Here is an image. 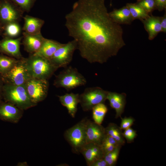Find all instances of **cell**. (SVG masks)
<instances>
[{
	"label": "cell",
	"instance_id": "23",
	"mask_svg": "<svg viewBox=\"0 0 166 166\" xmlns=\"http://www.w3.org/2000/svg\"><path fill=\"white\" fill-rule=\"evenodd\" d=\"M126 6L129 9L134 20L136 19L140 20L148 18L150 15L136 3H127Z\"/></svg>",
	"mask_w": 166,
	"mask_h": 166
},
{
	"label": "cell",
	"instance_id": "26",
	"mask_svg": "<svg viewBox=\"0 0 166 166\" xmlns=\"http://www.w3.org/2000/svg\"><path fill=\"white\" fill-rule=\"evenodd\" d=\"M4 33L6 38H14L18 36L21 32V28L18 22L9 23L4 26Z\"/></svg>",
	"mask_w": 166,
	"mask_h": 166
},
{
	"label": "cell",
	"instance_id": "22",
	"mask_svg": "<svg viewBox=\"0 0 166 166\" xmlns=\"http://www.w3.org/2000/svg\"><path fill=\"white\" fill-rule=\"evenodd\" d=\"M120 128L113 123H110L105 128V134L114 139L121 145L125 143L124 136Z\"/></svg>",
	"mask_w": 166,
	"mask_h": 166
},
{
	"label": "cell",
	"instance_id": "16",
	"mask_svg": "<svg viewBox=\"0 0 166 166\" xmlns=\"http://www.w3.org/2000/svg\"><path fill=\"white\" fill-rule=\"evenodd\" d=\"M161 17L150 15L147 18L140 20L143 23L145 29L148 34V39H153L158 34L161 32Z\"/></svg>",
	"mask_w": 166,
	"mask_h": 166
},
{
	"label": "cell",
	"instance_id": "35",
	"mask_svg": "<svg viewBox=\"0 0 166 166\" xmlns=\"http://www.w3.org/2000/svg\"><path fill=\"white\" fill-rule=\"evenodd\" d=\"M161 32L164 33H166V10L163 16L161 17Z\"/></svg>",
	"mask_w": 166,
	"mask_h": 166
},
{
	"label": "cell",
	"instance_id": "13",
	"mask_svg": "<svg viewBox=\"0 0 166 166\" xmlns=\"http://www.w3.org/2000/svg\"><path fill=\"white\" fill-rule=\"evenodd\" d=\"M105 135V128L101 124L87 119L86 124V143L100 145Z\"/></svg>",
	"mask_w": 166,
	"mask_h": 166
},
{
	"label": "cell",
	"instance_id": "18",
	"mask_svg": "<svg viewBox=\"0 0 166 166\" xmlns=\"http://www.w3.org/2000/svg\"><path fill=\"white\" fill-rule=\"evenodd\" d=\"M23 18L24 23L22 30L24 32L32 35L41 33V28L44 23L43 20L27 15Z\"/></svg>",
	"mask_w": 166,
	"mask_h": 166
},
{
	"label": "cell",
	"instance_id": "1",
	"mask_svg": "<svg viewBox=\"0 0 166 166\" xmlns=\"http://www.w3.org/2000/svg\"><path fill=\"white\" fill-rule=\"evenodd\" d=\"M105 1L78 0L65 17L69 36L90 63L106 62L126 45L123 29L110 17Z\"/></svg>",
	"mask_w": 166,
	"mask_h": 166
},
{
	"label": "cell",
	"instance_id": "14",
	"mask_svg": "<svg viewBox=\"0 0 166 166\" xmlns=\"http://www.w3.org/2000/svg\"><path fill=\"white\" fill-rule=\"evenodd\" d=\"M80 153L83 156L88 166L96 160L104 158L105 155L101 145L93 143H86Z\"/></svg>",
	"mask_w": 166,
	"mask_h": 166
},
{
	"label": "cell",
	"instance_id": "33",
	"mask_svg": "<svg viewBox=\"0 0 166 166\" xmlns=\"http://www.w3.org/2000/svg\"><path fill=\"white\" fill-rule=\"evenodd\" d=\"M156 9L161 11L166 8V0H155Z\"/></svg>",
	"mask_w": 166,
	"mask_h": 166
},
{
	"label": "cell",
	"instance_id": "20",
	"mask_svg": "<svg viewBox=\"0 0 166 166\" xmlns=\"http://www.w3.org/2000/svg\"><path fill=\"white\" fill-rule=\"evenodd\" d=\"M107 99L110 106L116 111V117L120 116L123 113L125 104V95L124 93L109 91Z\"/></svg>",
	"mask_w": 166,
	"mask_h": 166
},
{
	"label": "cell",
	"instance_id": "4",
	"mask_svg": "<svg viewBox=\"0 0 166 166\" xmlns=\"http://www.w3.org/2000/svg\"><path fill=\"white\" fill-rule=\"evenodd\" d=\"M85 77L75 68L67 66L56 76L53 85L57 88H63L69 91L77 87L85 85Z\"/></svg>",
	"mask_w": 166,
	"mask_h": 166
},
{
	"label": "cell",
	"instance_id": "19",
	"mask_svg": "<svg viewBox=\"0 0 166 166\" xmlns=\"http://www.w3.org/2000/svg\"><path fill=\"white\" fill-rule=\"evenodd\" d=\"M109 14L112 19L119 25H130L134 20L126 6L119 9H114Z\"/></svg>",
	"mask_w": 166,
	"mask_h": 166
},
{
	"label": "cell",
	"instance_id": "34",
	"mask_svg": "<svg viewBox=\"0 0 166 166\" xmlns=\"http://www.w3.org/2000/svg\"><path fill=\"white\" fill-rule=\"evenodd\" d=\"M90 166H108L104 158L99 159L94 162Z\"/></svg>",
	"mask_w": 166,
	"mask_h": 166
},
{
	"label": "cell",
	"instance_id": "31",
	"mask_svg": "<svg viewBox=\"0 0 166 166\" xmlns=\"http://www.w3.org/2000/svg\"><path fill=\"white\" fill-rule=\"evenodd\" d=\"M123 135L128 142L132 141L137 135L136 131L130 127L125 129Z\"/></svg>",
	"mask_w": 166,
	"mask_h": 166
},
{
	"label": "cell",
	"instance_id": "29",
	"mask_svg": "<svg viewBox=\"0 0 166 166\" xmlns=\"http://www.w3.org/2000/svg\"><path fill=\"white\" fill-rule=\"evenodd\" d=\"M120 148L121 146L118 147L104 155V158L108 166H112L115 164L118 157Z\"/></svg>",
	"mask_w": 166,
	"mask_h": 166
},
{
	"label": "cell",
	"instance_id": "32",
	"mask_svg": "<svg viewBox=\"0 0 166 166\" xmlns=\"http://www.w3.org/2000/svg\"><path fill=\"white\" fill-rule=\"evenodd\" d=\"M134 121V120L131 117L121 118L120 129L121 130H125L130 127L133 124Z\"/></svg>",
	"mask_w": 166,
	"mask_h": 166
},
{
	"label": "cell",
	"instance_id": "17",
	"mask_svg": "<svg viewBox=\"0 0 166 166\" xmlns=\"http://www.w3.org/2000/svg\"><path fill=\"white\" fill-rule=\"evenodd\" d=\"M58 97L61 104L67 108L69 115L72 117H74L77 109V105L79 103V94L71 93Z\"/></svg>",
	"mask_w": 166,
	"mask_h": 166
},
{
	"label": "cell",
	"instance_id": "24",
	"mask_svg": "<svg viewBox=\"0 0 166 166\" xmlns=\"http://www.w3.org/2000/svg\"><path fill=\"white\" fill-rule=\"evenodd\" d=\"M93 117L94 122L101 124L108 109L104 103L99 104L92 109Z\"/></svg>",
	"mask_w": 166,
	"mask_h": 166
},
{
	"label": "cell",
	"instance_id": "10",
	"mask_svg": "<svg viewBox=\"0 0 166 166\" xmlns=\"http://www.w3.org/2000/svg\"><path fill=\"white\" fill-rule=\"evenodd\" d=\"M22 12L10 0H0V23L4 26L12 22H18Z\"/></svg>",
	"mask_w": 166,
	"mask_h": 166
},
{
	"label": "cell",
	"instance_id": "28",
	"mask_svg": "<svg viewBox=\"0 0 166 166\" xmlns=\"http://www.w3.org/2000/svg\"><path fill=\"white\" fill-rule=\"evenodd\" d=\"M22 12H28L33 6L36 0H10Z\"/></svg>",
	"mask_w": 166,
	"mask_h": 166
},
{
	"label": "cell",
	"instance_id": "21",
	"mask_svg": "<svg viewBox=\"0 0 166 166\" xmlns=\"http://www.w3.org/2000/svg\"><path fill=\"white\" fill-rule=\"evenodd\" d=\"M62 44L55 40L45 38L39 50L33 54L49 60Z\"/></svg>",
	"mask_w": 166,
	"mask_h": 166
},
{
	"label": "cell",
	"instance_id": "12",
	"mask_svg": "<svg viewBox=\"0 0 166 166\" xmlns=\"http://www.w3.org/2000/svg\"><path fill=\"white\" fill-rule=\"evenodd\" d=\"M22 38V37L17 38H5L0 41V52L17 59H22L20 46Z\"/></svg>",
	"mask_w": 166,
	"mask_h": 166
},
{
	"label": "cell",
	"instance_id": "27",
	"mask_svg": "<svg viewBox=\"0 0 166 166\" xmlns=\"http://www.w3.org/2000/svg\"><path fill=\"white\" fill-rule=\"evenodd\" d=\"M121 145L114 139L106 134L101 144L105 154Z\"/></svg>",
	"mask_w": 166,
	"mask_h": 166
},
{
	"label": "cell",
	"instance_id": "37",
	"mask_svg": "<svg viewBox=\"0 0 166 166\" xmlns=\"http://www.w3.org/2000/svg\"><path fill=\"white\" fill-rule=\"evenodd\" d=\"M2 24L0 23V33L1 32V31L2 30Z\"/></svg>",
	"mask_w": 166,
	"mask_h": 166
},
{
	"label": "cell",
	"instance_id": "3",
	"mask_svg": "<svg viewBox=\"0 0 166 166\" xmlns=\"http://www.w3.org/2000/svg\"><path fill=\"white\" fill-rule=\"evenodd\" d=\"M2 97L4 101L11 103L23 110L37 105L30 99L25 84L15 85L4 83Z\"/></svg>",
	"mask_w": 166,
	"mask_h": 166
},
{
	"label": "cell",
	"instance_id": "39",
	"mask_svg": "<svg viewBox=\"0 0 166 166\" xmlns=\"http://www.w3.org/2000/svg\"><path fill=\"white\" fill-rule=\"evenodd\" d=\"M137 0V2H139V1H140L141 0Z\"/></svg>",
	"mask_w": 166,
	"mask_h": 166
},
{
	"label": "cell",
	"instance_id": "25",
	"mask_svg": "<svg viewBox=\"0 0 166 166\" xmlns=\"http://www.w3.org/2000/svg\"><path fill=\"white\" fill-rule=\"evenodd\" d=\"M18 59L10 56L0 55V75L9 71L17 62Z\"/></svg>",
	"mask_w": 166,
	"mask_h": 166
},
{
	"label": "cell",
	"instance_id": "5",
	"mask_svg": "<svg viewBox=\"0 0 166 166\" xmlns=\"http://www.w3.org/2000/svg\"><path fill=\"white\" fill-rule=\"evenodd\" d=\"M87 119L86 118L83 119L65 132V137L71 147L73 153H80L86 144V124Z\"/></svg>",
	"mask_w": 166,
	"mask_h": 166
},
{
	"label": "cell",
	"instance_id": "6",
	"mask_svg": "<svg viewBox=\"0 0 166 166\" xmlns=\"http://www.w3.org/2000/svg\"><path fill=\"white\" fill-rule=\"evenodd\" d=\"M108 91L98 87H88L79 94V103L84 111L92 110L96 105L104 103L106 100Z\"/></svg>",
	"mask_w": 166,
	"mask_h": 166
},
{
	"label": "cell",
	"instance_id": "15",
	"mask_svg": "<svg viewBox=\"0 0 166 166\" xmlns=\"http://www.w3.org/2000/svg\"><path fill=\"white\" fill-rule=\"evenodd\" d=\"M22 43L25 50L31 54L38 52L45 38L40 33L32 35L25 32L23 33Z\"/></svg>",
	"mask_w": 166,
	"mask_h": 166
},
{
	"label": "cell",
	"instance_id": "7",
	"mask_svg": "<svg viewBox=\"0 0 166 166\" xmlns=\"http://www.w3.org/2000/svg\"><path fill=\"white\" fill-rule=\"evenodd\" d=\"M0 75L4 83L15 85H24L31 78L25 66L23 57L18 59L9 71Z\"/></svg>",
	"mask_w": 166,
	"mask_h": 166
},
{
	"label": "cell",
	"instance_id": "11",
	"mask_svg": "<svg viewBox=\"0 0 166 166\" xmlns=\"http://www.w3.org/2000/svg\"><path fill=\"white\" fill-rule=\"evenodd\" d=\"M23 111L11 103L0 101V120L2 121L17 123L22 117Z\"/></svg>",
	"mask_w": 166,
	"mask_h": 166
},
{
	"label": "cell",
	"instance_id": "2",
	"mask_svg": "<svg viewBox=\"0 0 166 166\" xmlns=\"http://www.w3.org/2000/svg\"><path fill=\"white\" fill-rule=\"evenodd\" d=\"M24 61L31 78L48 80L58 69L50 60L35 54L24 58Z\"/></svg>",
	"mask_w": 166,
	"mask_h": 166
},
{
	"label": "cell",
	"instance_id": "38",
	"mask_svg": "<svg viewBox=\"0 0 166 166\" xmlns=\"http://www.w3.org/2000/svg\"><path fill=\"white\" fill-rule=\"evenodd\" d=\"M113 0H110V6H111L112 5V1Z\"/></svg>",
	"mask_w": 166,
	"mask_h": 166
},
{
	"label": "cell",
	"instance_id": "36",
	"mask_svg": "<svg viewBox=\"0 0 166 166\" xmlns=\"http://www.w3.org/2000/svg\"><path fill=\"white\" fill-rule=\"evenodd\" d=\"M4 83L0 75V101L3 99L2 97V88Z\"/></svg>",
	"mask_w": 166,
	"mask_h": 166
},
{
	"label": "cell",
	"instance_id": "30",
	"mask_svg": "<svg viewBox=\"0 0 166 166\" xmlns=\"http://www.w3.org/2000/svg\"><path fill=\"white\" fill-rule=\"evenodd\" d=\"M136 3L142 8L149 14L156 9L155 0H141Z\"/></svg>",
	"mask_w": 166,
	"mask_h": 166
},
{
	"label": "cell",
	"instance_id": "8",
	"mask_svg": "<svg viewBox=\"0 0 166 166\" xmlns=\"http://www.w3.org/2000/svg\"><path fill=\"white\" fill-rule=\"evenodd\" d=\"M25 85L30 99L36 105L43 101L47 96L49 83L47 80L31 78Z\"/></svg>",
	"mask_w": 166,
	"mask_h": 166
},
{
	"label": "cell",
	"instance_id": "9",
	"mask_svg": "<svg viewBox=\"0 0 166 166\" xmlns=\"http://www.w3.org/2000/svg\"><path fill=\"white\" fill-rule=\"evenodd\" d=\"M77 49V44L74 40L63 44L55 51L49 60L58 68H65L72 61L75 51Z\"/></svg>",
	"mask_w": 166,
	"mask_h": 166
}]
</instances>
